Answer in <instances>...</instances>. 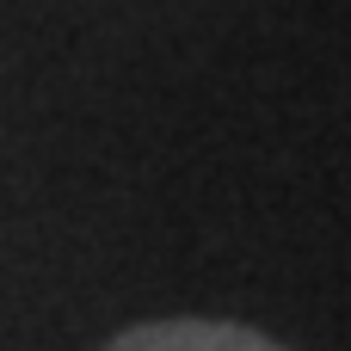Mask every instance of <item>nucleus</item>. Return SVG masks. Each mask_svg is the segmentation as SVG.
<instances>
[{
    "instance_id": "f257e3e1",
    "label": "nucleus",
    "mask_w": 351,
    "mask_h": 351,
    "mask_svg": "<svg viewBox=\"0 0 351 351\" xmlns=\"http://www.w3.org/2000/svg\"><path fill=\"white\" fill-rule=\"evenodd\" d=\"M105 351H290V346H278L241 321H142V327L117 333Z\"/></svg>"
}]
</instances>
